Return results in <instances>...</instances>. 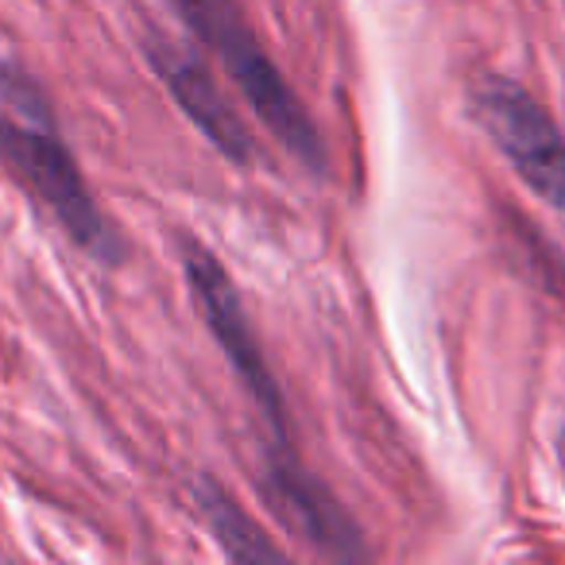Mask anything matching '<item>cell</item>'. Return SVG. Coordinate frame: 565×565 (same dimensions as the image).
Listing matches in <instances>:
<instances>
[{
	"label": "cell",
	"mask_w": 565,
	"mask_h": 565,
	"mask_svg": "<svg viewBox=\"0 0 565 565\" xmlns=\"http://www.w3.org/2000/svg\"><path fill=\"white\" fill-rule=\"evenodd\" d=\"M194 508L202 515V523L210 526V534L217 539V546L225 550L233 562H282L287 550L275 546L259 523L217 484V480L202 477L194 480Z\"/></svg>",
	"instance_id": "7"
},
{
	"label": "cell",
	"mask_w": 565,
	"mask_h": 565,
	"mask_svg": "<svg viewBox=\"0 0 565 565\" xmlns=\"http://www.w3.org/2000/svg\"><path fill=\"white\" fill-rule=\"evenodd\" d=\"M259 492L271 503V511L282 523L299 531L302 539L315 550H322L326 557H341V562H353L364 557L361 531L349 519V511L338 503V495L299 461L295 446H264L259 449Z\"/></svg>",
	"instance_id": "5"
},
{
	"label": "cell",
	"mask_w": 565,
	"mask_h": 565,
	"mask_svg": "<svg viewBox=\"0 0 565 565\" xmlns=\"http://www.w3.org/2000/svg\"><path fill=\"white\" fill-rule=\"evenodd\" d=\"M174 9L190 24V32L221 58L225 74L244 94V102L256 109L267 132L291 151L307 171H326V143L315 117L295 97V89L282 82L279 66L271 63L259 35L244 20L241 4L236 0H174Z\"/></svg>",
	"instance_id": "1"
},
{
	"label": "cell",
	"mask_w": 565,
	"mask_h": 565,
	"mask_svg": "<svg viewBox=\"0 0 565 565\" xmlns=\"http://www.w3.org/2000/svg\"><path fill=\"white\" fill-rule=\"evenodd\" d=\"M148 55H151L156 74L163 78V86L171 89V97L179 102V109L198 125V132H205V140L225 159L248 167L252 159H256V140H252L241 113L221 94L217 78H213L198 58L182 55V51L167 47V43H151Z\"/></svg>",
	"instance_id": "6"
},
{
	"label": "cell",
	"mask_w": 565,
	"mask_h": 565,
	"mask_svg": "<svg viewBox=\"0 0 565 565\" xmlns=\"http://www.w3.org/2000/svg\"><path fill=\"white\" fill-rule=\"evenodd\" d=\"M186 279L205 326H210L221 353H225L228 369L241 376L244 392L252 395L256 411L264 415L267 426L264 446H291V438H287V403H282L279 380H275L271 364H267L264 349H259V338L252 330L248 310H244L228 271L202 244H186Z\"/></svg>",
	"instance_id": "4"
},
{
	"label": "cell",
	"mask_w": 565,
	"mask_h": 565,
	"mask_svg": "<svg viewBox=\"0 0 565 565\" xmlns=\"http://www.w3.org/2000/svg\"><path fill=\"white\" fill-rule=\"evenodd\" d=\"M472 117L515 167V174L565 217V132L534 94L500 74H480L469 89Z\"/></svg>",
	"instance_id": "3"
},
{
	"label": "cell",
	"mask_w": 565,
	"mask_h": 565,
	"mask_svg": "<svg viewBox=\"0 0 565 565\" xmlns=\"http://www.w3.org/2000/svg\"><path fill=\"white\" fill-rule=\"evenodd\" d=\"M0 159L47 205L82 252H89L102 264L125 259V241L102 213L78 159L63 143L55 117H24V113H4L0 117Z\"/></svg>",
	"instance_id": "2"
}]
</instances>
